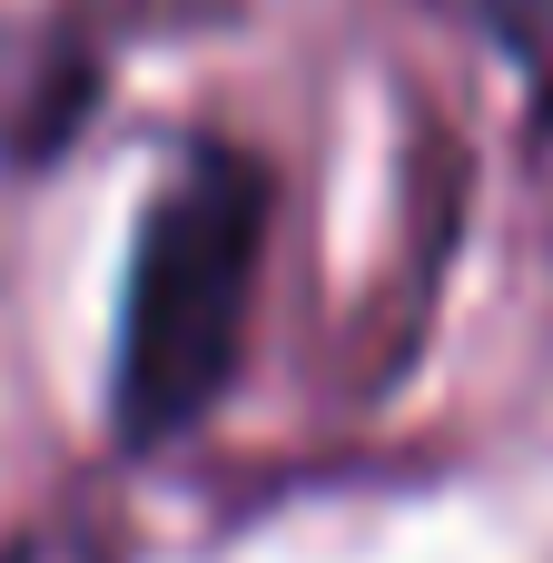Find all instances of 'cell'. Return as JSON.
I'll return each mask as SVG.
<instances>
[{"mask_svg":"<svg viewBox=\"0 0 553 563\" xmlns=\"http://www.w3.org/2000/svg\"><path fill=\"white\" fill-rule=\"evenodd\" d=\"M0 563H109V544H99L89 525H30Z\"/></svg>","mask_w":553,"mask_h":563,"instance_id":"3","label":"cell"},{"mask_svg":"<svg viewBox=\"0 0 553 563\" xmlns=\"http://www.w3.org/2000/svg\"><path fill=\"white\" fill-rule=\"evenodd\" d=\"M435 10H455L465 30H485L534 89H553V0H435Z\"/></svg>","mask_w":553,"mask_h":563,"instance_id":"2","label":"cell"},{"mask_svg":"<svg viewBox=\"0 0 553 563\" xmlns=\"http://www.w3.org/2000/svg\"><path fill=\"white\" fill-rule=\"evenodd\" d=\"M257 238H267V168L237 148H188L178 178L148 198L109 376V416L129 445H168L218 406L257 287Z\"/></svg>","mask_w":553,"mask_h":563,"instance_id":"1","label":"cell"}]
</instances>
